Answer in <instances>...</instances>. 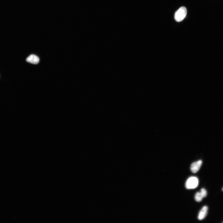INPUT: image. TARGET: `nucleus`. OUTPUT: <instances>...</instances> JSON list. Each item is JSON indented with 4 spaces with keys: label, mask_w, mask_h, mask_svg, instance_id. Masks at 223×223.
<instances>
[{
    "label": "nucleus",
    "mask_w": 223,
    "mask_h": 223,
    "mask_svg": "<svg viewBox=\"0 0 223 223\" xmlns=\"http://www.w3.org/2000/svg\"><path fill=\"white\" fill-rule=\"evenodd\" d=\"M187 9L184 7L180 8L176 13L175 18L176 21L180 22L182 21L186 17Z\"/></svg>",
    "instance_id": "1"
},
{
    "label": "nucleus",
    "mask_w": 223,
    "mask_h": 223,
    "mask_svg": "<svg viewBox=\"0 0 223 223\" xmlns=\"http://www.w3.org/2000/svg\"><path fill=\"white\" fill-rule=\"evenodd\" d=\"M199 184V180L195 177L189 178L186 183V187L187 189H193L197 187Z\"/></svg>",
    "instance_id": "2"
},
{
    "label": "nucleus",
    "mask_w": 223,
    "mask_h": 223,
    "mask_svg": "<svg viewBox=\"0 0 223 223\" xmlns=\"http://www.w3.org/2000/svg\"><path fill=\"white\" fill-rule=\"evenodd\" d=\"M203 162L202 160L198 161L193 163L191 166V170L194 173H197L200 169Z\"/></svg>",
    "instance_id": "3"
},
{
    "label": "nucleus",
    "mask_w": 223,
    "mask_h": 223,
    "mask_svg": "<svg viewBox=\"0 0 223 223\" xmlns=\"http://www.w3.org/2000/svg\"><path fill=\"white\" fill-rule=\"evenodd\" d=\"M26 61L33 64H37L39 62V59L35 55H31L27 58Z\"/></svg>",
    "instance_id": "4"
},
{
    "label": "nucleus",
    "mask_w": 223,
    "mask_h": 223,
    "mask_svg": "<svg viewBox=\"0 0 223 223\" xmlns=\"http://www.w3.org/2000/svg\"><path fill=\"white\" fill-rule=\"evenodd\" d=\"M208 210V207L207 206H205L203 207L198 215V219L200 220L203 219L207 215Z\"/></svg>",
    "instance_id": "5"
},
{
    "label": "nucleus",
    "mask_w": 223,
    "mask_h": 223,
    "mask_svg": "<svg viewBox=\"0 0 223 223\" xmlns=\"http://www.w3.org/2000/svg\"><path fill=\"white\" fill-rule=\"evenodd\" d=\"M203 198L200 192H197L196 193L195 198V201L197 202H201Z\"/></svg>",
    "instance_id": "6"
},
{
    "label": "nucleus",
    "mask_w": 223,
    "mask_h": 223,
    "mask_svg": "<svg viewBox=\"0 0 223 223\" xmlns=\"http://www.w3.org/2000/svg\"><path fill=\"white\" fill-rule=\"evenodd\" d=\"M200 193L203 198L206 197L207 195V192L206 190L204 188H202L201 190Z\"/></svg>",
    "instance_id": "7"
},
{
    "label": "nucleus",
    "mask_w": 223,
    "mask_h": 223,
    "mask_svg": "<svg viewBox=\"0 0 223 223\" xmlns=\"http://www.w3.org/2000/svg\"><path fill=\"white\" fill-rule=\"evenodd\" d=\"M222 191H223V188H222Z\"/></svg>",
    "instance_id": "8"
}]
</instances>
